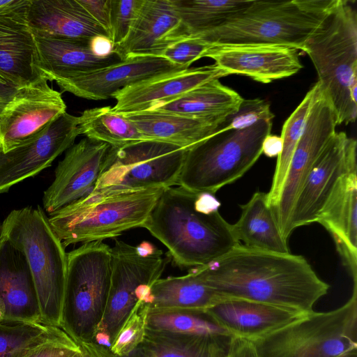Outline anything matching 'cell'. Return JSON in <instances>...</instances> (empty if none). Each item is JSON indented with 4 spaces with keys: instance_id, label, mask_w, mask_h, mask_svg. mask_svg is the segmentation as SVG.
Here are the masks:
<instances>
[{
    "instance_id": "4dcf8cb0",
    "label": "cell",
    "mask_w": 357,
    "mask_h": 357,
    "mask_svg": "<svg viewBox=\"0 0 357 357\" xmlns=\"http://www.w3.org/2000/svg\"><path fill=\"white\" fill-rule=\"evenodd\" d=\"M229 338L147 329L143 341L125 357H222Z\"/></svg>"
},
{
    "instance_id": "277c9868",
    "label": "cell",
    "mask_w": 357,
    "mask_h": 357,
    "mask_svg": "<svg viewBox=\"0 0 357 357\" xmlns=\"http://www.w3.org/2000/svg\"><path fill=\"white\" fill-rule=\"evenodd\" d=\"M6 239L25 256L34 282L40 324L61 328L67 253L42 208L15 209L0 225Z\"/></svg>"
},
{
    "instance_id": "3957f363",
    "label": "cell",
    "mask_w": 357,
    "mask_h": 357,
    "mask_svg": "<svg viewBox=\"0 0 357 357\" xmlns=\"http://www.w3.org/2000/svg\"><path fill=\"white\" fill-rule=\"evenodd\" d=\"M318 75L321 94L331 105L337 126L357 116V13L338 0L305 43Z\"/></svg>"
},
{
    "instance_id": "4fadbf2b",
    "label": "cell",
    "mask_w": 357,
    "mask_h": 357,
    "mask_svg": "<svg viewBox=\"0 0 357 357\" xmlns=\"http://www.w3.org/2000/svg\"><path fill=\"white\" fill-rule=\"evenodd\" d=\"M337 126L336 114L319 87L291 157L278 204L273 210L285 239L295 199L314 163L335 134Z\"/></svg>"
},
{
    "instance_id": "2e32d148",
    "label": "cell",
    "mask_w": 357,
    "mask_h": 357,
    "mask_svg": "<svg viewBox=\"0 0 357 357\" xmlns=\"http://www.w3.org/2000/svg\"><path fill=\"white\" fill-rule=\"evenodd\" d=\"M110 147L85 137L66 150L55 169L54 181L44 192L45 211L50 215L87 197L105 168Z\"/></svg>"
},
{
    "instance_id": "f1b7e54d",
    "label": "cell",
    "mask_w": 357,
    "mask_h": 357,
    "mask_svg": "<svg viewBox=\"0 0 357 357\" xmlns=\"http://www.w3.org/2000/svg\"><path fill=\"white\" fill-rule=\"evenodd\" d=\"M243 100L236 91L214 79L149 110L194 117H227L237 111Z\"/></svg>"
},
{
    "instance_id": "ba28073f",
    "label": "cell",
    "mask_w": 357,
    "mask_h": 357,
    "mask_svg": "<svg viewBox=\"0 0 357 357\" xmlns=\"http://www.w3.org/2000/svg\"><path fill=\"white\" fill-rule=\"evenodd\" d=\"M67 265L61 328L78 344L93 342L108 296L111 247L82 243L67 253Z\"/></svg>"
},
{
    "instance_id": "bcb514c9",
    "label": "cell",
    "mask_w": 357,
    "mask_h": 357,
    "mask_svg": "<svg viewBox=\"0 0 357 357\" xmlns=\"http://www.w3.org/2000/svg\"><path fill=\"white\" fill-rule=\"evenodd\" d=\"M79 347L84 357H117L107 347L93 342L81 343Z\"/></svg>"
},
{
    "instance_id": "7dc6e473",
    "label": "cell",
    "mask_w": 357,
    "mask_h": 357,
    "mask_svg": "<svg viewBox=\"0 0 357 357\" xmlns=\"http://www.w3.org/2000/svg\"><path fill=\"white\" fill-rule=\"evenodd\" d=\"M280 136L269 134L265 138L262 145V153L269 158L278 157L282 150Z\"/></svg>"
},
{
    "instance_id": "ee69618b",
    "label": "cell",
    "mask_w": 357,
    "mask_h": 357,
    "mask_svg": "<svg viewBox=\"0 0 357 357\" xmlns=\"http://www.w3.org/2000/svg\"><path fill=\"white\" fill-rule=\"evenodd\" d=\"M89 47L93 54L106 58L114 54V44L106 36H96L89 40Z\"/></svg>"
},
{
    "instance_id": "484cf974",
    "label": "cell",
    "mask_w": 357,
    "mask_h": 357,
    "mask_svg": "<svg viewBox=\"0 0 357 357\" xmlns=\"http://www.w3.org/2000/svg\"><path fill=\"white\" fill-rule=\"evenodd\" d=\"M27 21L36 37L72 40H89L96 36L109 38L77 0H29Z\"/></svg>"
},
{
    "instance_id": "f907efd6",
    "label": "cell",
    "mask_w": 357,
    "mask_h": 357,
    "mask_svg": "<svg viewBox=\"0 0 357 357\" xmlns=\"http://www.w3.org/2000/svg\"><path fill=\"white\" fill-rule=\"evenodd\" d=\"M75 357H84V356H83V355H82V351H81V352H79V354H77L75 356Z\"/></svg>"
},
{
    "instance_id": "6da1fadb",
    "label": "cell",
    "mask_w": 357,
    "mask_h": 357,
    "mask_svg": "<svg viewBox=\"0 0 357 357\" xmlns=\"http://www.w3.org/2000/svg\"><path fill=\"white\" fill-rule=\"evenodd\" d=\"M199 267L206 282L222 294L305 314L314 311L330 289L304 257L253 249L241 243Z\"/></svg>"
},
{
    "instance_id": "8992f818",
    "label": "cell",
    "mask_w": 357,
    "mask_h": 357,
    "mask_svg": "<svg viewBox=\"0 0 357 357\" xmlns=\"http://www.w3.org/2000/svg\"><path fill=\"white\" fill-rule=\"evenodd\" d=\"M273 121H260L241 130L221 126L187 148L178 185L195 192L215 195L242 177L262 154L263 142Z\"/></svg>"
},
{
    "instance_id": "4316f807",
    "label": "cell",
    "mask_w": 357,
    "mask_h": 357,
    "mask_svg": "<svg viewBox=\"0 0 357 357\" xmlns=\"http://www.w3.org/2000/svg\"><path fill=\"white\" fill-rule=\"evenodd\" d=\"M132 121L144 139L188 148L213 134L227 117H194L153 110L121 114Z\"/></svg>"
},
{
    "instance_id": "83f0119b",
    "label": "cell",
    "mask_w": 357,
    "mask_h": 357,
    "mask_svg": "<svg viewBox=\"0 0 357 357\" xmlns=\"http://www.w3.org/2000/svg\"><path fill=\"white\" fill-rule=\"evenodd\" d=\"M34 37L39 71L47 81L91 72L121 61L115 54L106 58L93 54L89 47L90 39Z\"/></svg>"
},
{
    "instance_id": "8d00e7d4",
    "label": "cell",
    "mask_w": 357,
    "mask_h": 357,
    "mask_svg": "<svg viewBox=\"0 0 357 357\" xmlns=\"http://www.w3.org/2000/svg\"><path fill=\"white\" fill-rule=\"evenodd\" d=\"M148 314V305L140 297L109 348L114 356H128L143 341L147 332Z\"/></svg>"
},
{
    "instance_id": "1f68e13d",
    "label": "cell",
    "mask_w": 357,
    "mask_h": 357,
    "mask_svg": "<svg viewBox=\"0 0 357 357\" xmlns=\"http://www.w3.org/2000/svg\"><path fill=\"white\" fill-rule=\"evenodd\" d=\"M252 0H172L180 20L176 39L216 29L246 8Z\"/></svg>"
},
{
    "instance_id": "b9f144b4",
    "label": "cell",
    "mask_w": 357,
    "mask_h": 357,
    "mask_svg": "<svg viewBox=\"0 0 357 357\" xmlns=\"http://www.w3.org/2000/svg\"><path fill=\"white\" fill-rule=\"evenodd\" d=\"M111 39L110 0H77Z\"/></svg>"
},
{
    "instance_id": "44dd1931",
    "label": "cell",
    "mask_w": 357,
    "mask_h": 357,
    "mask_svg": "<svg viewBox=\"0 0 357 357\" xmlns=\"http://www.w3.org/2000/svg\"><path fill=\"white\" fill-rule=\"evenodd\" d=\"M0 322L40 324L34 282L23 253L0 239Z\"/></svg>"
},
{
    "instance_id": "9a60e30c",
    "label": "cell",
    "mask_w": 357,
    "mask_h": 357,
    "mask_svg": "<svg viewBox=\"0 0 357 357\" xmlns=\"http://www.w3.org/2000/svg\"><path fill=\"white\" fill-rule=\"evenodd\" d=\"M80 135L78 116L65 112L36 137L8 152L0 151V194L50 167Z\"/></svg>"
},
{
    "instance_id": "836d02e7",
    "label": "cell",
    "mask_w": 357,
    "mask_h": 357,
    "mask_svg": "<svg viewBox=\"0 0 357 357\" xmlns=\"http://www.w3.org/2000/svg\"><path fill=\"white\" fill-rule=\"evenodd\" d=\"M318 89L319 85L315 83L283 124L280 136L282 150L277 158L270 190L266 193L268 203L273 210L278 204L291 157Z\"/></svg>"
},
{
    "instance_id": "e0dca14e",
    "label": "cell",
    "mask_w": 357,
    "mask_h": 357,
    "mask_svg": "<svg viewBox=\"0 0 357 357\" xmlns=\"http://www.w3.org/2000/svg\"><path fill=\"white\" fill-rule=\"evenodd\" d=\"M298 50L270 44L213 45L205 57L227 75H241L268 84L296 74L303 68Z\"/></svg>"
},
{
    "instance_id": "5bb4252c",
    "label": "cell",
    "mask_w": 357,
    "mask_h": 357,
    "mask_svg": "<svg viewBox=\"0 0 357 357\" xmlns=\"http://www.w3.org/2000/svg\"><path fill=\"white\" fill-rule=\"evenodd\" d=\"M41 77L20 87L0 114V151L8 152L41 134L66 112L60 92Z\"/></svg>"
},
{
    "instance_id": "681fc988",
    "label": "cell",
    "mask_w": 357,
    "mask_h": 357,
    "mask_svg": "<svg viewBox=\"0 0 357 357\" xmlns=\"http://www.w3.org/2000/svg\"><path fill=\"white\" fill-rule=\"evenodd\" d=\"M338 357H357V350L349 351Z\"/></svg>"
},
{
    "instance_id": "f35d334b",
    "label": "cell",
    "mask_w": 357,
    "mask_h": 357,
    "mask_svg": "<svg viewBox=\"0 0 357 357\" xmlns=\"http://www.w3.org/2000/svg\"><path fill=\"white\" fill-rule=\"evenodd\" d=\"M270 104L261 98L243 99L237 111L228 116L221 126L225 130H241L260 121H273Z\"/></svg>"
},
{
    "instance_id": "d6a6232c",
    "label": "cell",
    "mask_w": 357,
    "mask_h": 357,
    "mask_svg": "<svg viewBox=\"0 0 357 357\" xmlns=\"http://www.w3.org/2000/svg\"><path fill=\"white\" fill-rule=\"evenodd\" d=\"M78 119L81 135L112 147L144 140L132 121L109 106L86 109Z\"/></svg>"
},
{
    "instance_id": "f546056e",
    "label": "cell",
    "mask_w": 357,
    "mask_h": 357,
    "mask_svg": "<svg viewBox=\"0 0 357 357\" xmlns=\"http://www.w3.org/2000/svg\"><path fill=\"white\" fill-rule=\"evenodd\" d=\"M241 213L232 225L239 242L246 247L265 251L289 253L287 240L282 235L267 194L257 191L240 206Z\"/></svg>"
},
{
    "instance_id": "ab89813d",
    "label": "cell",
    "mask_w": 357,
    "mask_h": 357,
    "mask_svg": "<svg viewBox=\"0 0 357 357\" xmlns=\"http://www.w3.org/2000/svg\"><path fill=\"white\" fill-rule=\"evenodd\" d=\"M143 0H110L111 40L114 45L126 38Z\"/></svg>"
},
{
    "instance_id": "ffe728a7",
    "label": "cell",
    "mask_w": 357,
    "mask_h": 357,
    "mask_svg": "<svg viewBox=\"0 0 357 357\" xmlns=\"http://www.w3.org/2000/svg\"><path fill=\"white\" fill-rule=\"evenodd\" d=\"M227 76L214 63L158 75L115 92L112 107L118 114L147 111L205 82Z\"/></svg>"
},
{
    "instance_id": "52a82bcc",
    "label": "cell",
    "mask_w": 357,
    "mask_h": 357,
    "mask_svg": "<svg viewBox=\"0 0 357 357\" xmlns=\"http://www.w3.org/2000/svg\"><path fill=\"white\" fill-rule=\"evenodd\" d=\"M252 342L259 357H338L357 350V283L339 307L312 311Z\"/></svg>"
},
{
    "instance_id": "c3c4849f",
    "label": "cell",
    "mask_w": 357,
    "mask_h": 357,
    "mask_svg": "<svg viewBox=\"0 0 357 357\" xmlns=\"http://www.w3.org/2000/svg\"><path fill=\"white\" fill-rule=\"evenodd\" d=\"M16 1L17 0H0V10L13 5Z\"/></svg>"
},
{
    "instance_id": "d590c367",
    "label": "cell",
    "mask_w": 357,
    "mask_h": 357,
    "mask_svg": "<svg viewBox=\"0 0 357 357\" xmlns=\"http://www.w3.org/2000/svg\"><path fill=\"white\" fill-rule=\"evenodd\" d=\"M64 333L61 328L39 323L0 322V357H24Z\"/></svg>"
},
{
    "instance_id": "7a4b0ae2",
    "label": "cell",
    "mask_w": 357,
    "mask_h": 357,
    "mask_svg": "<svg viewBox=\"0 0 357 357\" xmlns=\"http://www.w3.org/2000/svg\"><path fill=\"white\" fill-rule=\"evenodd\" d=\"M215 195L182 186L165 189L142 227L168 250L182 268L207 265L239 243L233 226L221 215Z\"/></svg>"
},
{
    "instance_id": "cb8c5ba5",
    "label": "cell",
    "mask_w": 357,
    "mask_h": 357,
    "mask_svg": "<svg viewBox=\"0 0 357 357\" xmlns=\"http://www.w3.org/2000/svg\"><path fill=\"white\" fill-rule=\"evenodd\" d=\"M206 313L230 337L251 342L307 314L284 307L240 298L222 302Z\"/></svg>"
},
{
    "instance_id": "d6986e66",
    "label": "cell",
    "mask_w": 357,
    "mask_h": 357,
    "mask_svg": "<svg viewBox=\"0 0 357 357\" xmlns=\"http://www.w3.org/2000/svg\"><path fill=\"white\" fill-rule=\"evenodd\" d=\"M29 0H17L0 10V74L18 87L42 76L36 40L29 26Z\"/></svg>"
},
{
    "instance_id": "74e56055",
    "label": "cell",
    "mask_w": 357,
    "mask_h": 357,
    "mask_svg": "<svg viewBox=\"0 0 357 357\" xmlns=\"http://www.w3.org/2000/svg\"><path fill=\"white\" fill-rule=\"evenodd\" d=\"M212 46L198 38L183 37L169 43L160 56L175 65L189 68L192 63L205 57Z\"/></svg>"
},
{
    "instance_id": "7402d4cb",
    "label": "cell",
    "mask_w": 357,
    "mask_h": 357,
    "mask_svg": "<svg viewBox=\"0 0 357 357\" xmlns=\"http://www.w3.org/2000/svg\"><path fill=\"white\" fill-rule=\"evenodd\" d=\"M317 222L330 233L353 283H357V167L340 178Z\"/></svg>"
},
{
    "instance_id": "8fae6325",
    "label": "cell",
    "mask_w": 357,
    "mask_h": 357,
    "mask_svg": "<svg viewBox=\"0 0 357 357\" xmlns=\"http://www.w3.org/2000/svg\"><path fill=\"white\" fill-rule=\"evenodd\" d=\"M167 259L155 245H137L116 239L111 247V277L107 300L93 342L108 349L139 299V291L160 278Z\"/></svg>"
},
{
    "instance_id": "7c38bea8",
    "label": "cell",
    "mask_w": 357,
    "mask_h": 357,
    "mask_svg": "<svg viewBox=\"0 0 357 357\" xmlns=\"http://www.w3.org/2000/svg\"><path fill=\"white\" fill-rule=\"evenodd\" d=\"M356 139L336 132L314 163L293 205L285 238L301 226L317 222L318 215L340 178L357 167Z\"/></svg>"
},
{
    "instance_id": "603a6c76",
    "label": "cell",
    "mask_w": 357,
    "mask_h": 357,
    "mask_svg": "<svg viewBox=\"0 0 357 357\" xmlns=\"http://www.w3.org/2000/svg\"><path fill=\"white\" fill-rule=\"evenodd\" d=\"M180 20L172 0H143L128 36L114 45V53L121 60L140 56H160L175 40Z\"/></svg>"
},
{
    "instance_id": "f6af8a7d",
    "label": "cell",
    "mask_w": 357,
    "mask_h": 357,
    "mask_svg": "<svg viewBox=\"0 0 357 357\" xmlns=\"http://www.w3.org/2000/svg\"><path fill=\"white\" fill-rule=\"evenodd\" d=\"M19 88L0 74V114Z\"/></svg>"
},
{
    "instance_id": "5b68a950",
    "label": "cell",
    "mask_w": 357,
    "mask_h": 357,
    "mask_svg": "<svg viewBox=\"0 0 357 357\" xmlns=\"http://www.w3.org/2000/svg\"><path fill=\"white\" fill-rule=\"evenodd\" d=\"M338 0H252L223 25L194 36L212 45L270 44L301 50Z\"/></svg>"
},
{
    "instance_id": "ac0fdd59",
    "label": "cell",
    "mask_w": 357,
    "mask_h": 357,
    "mask_svg": "<svg viewBox=\"0 0 357 357\" xmlns=\"http://www.w3.org/2000/svg\"><path fill=\"white\" fill-rule=\"evenodd\" d=\"M185 69L188 68L162 56H140L54 82L62 91L87 100H102L112 98L117 91L141 81Z\"/></svg>"
},
{
    "instance_id": "60d3db41",
    "label": "cell",
    "mask_w": 357,
    "mask_h": 357,
    "mask_svg": "<svg viewBox=\"0 0 357 357\" xmlns=\"http://www.w3.org/2000/svg\"><path fill=\"white\" fill-rule=\"evenodd\" d=\"M79 352V345L64 333L43 343L24 357H75Z\"/></svg>"
},
{
    "instance_id": "7bdbcfd3",
    "label": "cell",
    "mask_w": 357,
    "mask_h": 357,
    "mask_svg": "<svg viewBox=\"0 0 357 357\" xmlns=\"http://www.w3.org/2000/svg\"><path fill=\"white\" fill-rule=\"evenodd\" d=\"M222 357H259L253 343L248 340L230 337Z\"/></svg>"
},
{
    "instance_id": "9c48e42d",
    "label": "cell",
    "mask_w": 357,
    "mask_h": 357,
    "mask_svg": "<svg viewBox=\"0 0 357 357\" xmlns=\"http://www.w3.org/2000/svg\"><path fill=\"white\" fill-rule=\"evenodd\" d=\"M165 189L116 194L91 202H75L50 215L49 222L66 248L116 238L142 227Z\"/></svg>"
},
{
    "instance_id": "d4e9b609",
    "label": "cell",
    "mask_w": 357,
    "mask_h": 357,
    "mask_svg": "<svg viewBox=\"0 0 357 357\" xmlns=\"http://www.w3.org/2000/svg\"><path fill=\"white\" fill-rule=\"evenodd\" d=\"M149 312L188 310L206 312L213 306L231 298L213 288L199 267L182 276L160 278L139 291Z\"/></svg>"
},
{
    "instance_id": "30bf717a",
    "label": "cell",
    "mask_w": 357,
    "mask_h": 357,
    "mask_svg": "<svg viewBox=\"0 0 357 357\" xmlns=\"http://www.w3.org/2000/svg\"><path fill=\"white\" fill-rule=\"evenodd\" d=\"M186 150L149 139L111 146L94 190L77 202L88 203L116 194L178 185Z\"/></svg>"
},
{
    "instance_id": "e575fe53",
    "label": "cell",
    "mask_w": 357,
    "mask_h": 357,
    "mask_svg": "<svg viewBox=\"0 0 357 357\" xmlns=\"http://www.w3.org/2000/svg\"><path fill=\"white\" fill-rule=\"evenodd\" d=\"M147 329L187 335L230 337V335L214 322L206 312L197 311L149 312Z\"/></svg>"
}]
</instances>
